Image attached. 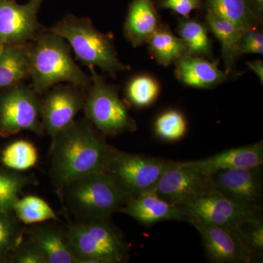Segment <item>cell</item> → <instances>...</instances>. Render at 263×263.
Returning <instances> with one entry per match:
<instances>
[{"label": "cell", "instance_id": "6da1fadb", "mask_svg": "<svg viewBox=\"0 0 263 263\" xmlns=\"http://www.w3.org/2000/svg\"><path fill=\"white\" fill-rule=\"evenodd\" d=\"M110 147L88 119L60 132L51 146V176L57 193L81 176L103 171Z\"/></svg>", "mask_w": 263, "mask_h": 263}, {"label": "cell", "instance_id": "7a4b0ae2", "mask_svg": "<svg viewBox=\"0 0 263 263\" xmlns=\"http://www.w3.org/2000/svg\"><path fill=\"white\" fill-rule=\"evenodd\" d=\"M29 76L33 90L41 93L59 83L67 82L88 89L91 77L76 65L70 46L51 31L40 32L29 45Z\"/></svg>", "mask_w": 263, "mask_h": 263}, {"label": "cell", "instance_id": "3957f363", "mask_svg": "<svg viewBox=\"0 0 263 263\" xmlns=\"http://www.w3.org/2000/svg\"><path fill=\"white\" fill-rule=\"evenodd\" d=\"M59 195L77 221L110 218L120 212L131 198L105 171L90 173L72 180Z\"/></svg>", "mask_w": 263, "mask_h": 263}, {"label": "cell", "instance_id": "277c9868", "mask_svg": "<svg viewBox=\"0 0 263 263\" xmlns=\"http://www.w3.org/2000/svg\"><path fill=\"white\" fill-rule=\"evenodd\" d=\"M66 232L79 263H122L129 259L127 240L110 218L76 221Z\"/></svg>", "mask_w": 263, "mask_h": 263}, {"label": "cell", "instance_id": "5b68a950", "mask_svg": "<svg viewBox=\"0 0 263 263\" xmlns=\"http://www.w3.org/2000/svg\"><path fill=\"white\" fill-rule=\"evenodd\" d=\"M50 31L68 43L78 59L89 67H99L112 76L129 69L119 60L111 38L95 28L89 18L68 15Z\"/></svg>", "mask_w": 263, "mask_h": 263}, {"label": "cell", "instance_id": "8992f818", "mask_svg": "<svg viewBox=\"0 0 263 263\" xmlns=\"http://www.w3.org/2000/svg\"><path fill=\"white\" fill-rule=\"evenodd\" d=\"M91 83L85 95L84 108L86 118L105 136H115L137 129L136 123L117 91L89 67Z\"/></svg>", "mask_w": 263, "mask_h": 263}, {"label": "cell", "instance_id": "52a82bcc", "mask_svg": "<svg viewBox=\"0 0 263 263\" xmlns=\"http://www.w3.org/2000/svg\"><path fill=\"white\" fill-rule=\"evenodd\" d=\"M170 161L110 147L104 171L133 197L152 190Z\"/></svg>", "mask_w": 263, "mask_h": 263}, {"label": "cell", "instance_id": "ba28073f", "mask_svg": "<svg viewBox=\"0 0 263 263\" xmlns=\"http://www.w3.org/2000/svg\"><path fill=\"white\" fill-rule=\"evenodd\" d=\"M189 222L202 221L246 233V228L262 222L260 212L240 205L218 193L209 194L179 205Z\"/></svg>", "mask_w": 263, "mask_h": 263}, {"label": "cell", "instance_id": "9c48e42d", "mask_svg": "<svg viewBox=\"0 0 263 263\" xmlns=\"http://www.w3.org/2000/svg\"><path fill=\"white\" fill-rule=\"evenodd\" d=\"M6 89L0 96V136L24 130L41 134V103L35 91L21 84Z\"/></svg>", "mask_w": 263, "mask_h": 263}, {"label": "cell", "instance_id": "30bf717a", "mask_svg": "<svg viewBox=\"0 0 263 263\" xmlns=\"http://www.w3.org/2000/svg\"><path fill=\"white\" fill-rule=\"evenodd\" d=\"M152 190L166 201L178 206L203 195L217 193L211 175L200 172L185 162L175 161H170Z\"/></svg>", "mask_w": 263, "mask_h": 263}, {"label": "cell", "instance_id": "8fae6325", "mask_svg": "<svg viewBox=\"0 0 263 263\" xmlns=\"http://www.w3.org/2000/svg\"><path fill=\"white\" fill-rule=\"evenodd\" d=\"M200 233L209 258L218 263H249L254 259L247 233L199 221L190 223Z\"/></svg>", "mask_w": 263, "mask_h": 263}, {"label": "cell", "instance_id": "7c38bea8", "mask_svg": "<svg viewBox=\"0 0 263 263\" xmlns=\"http://www.w3.org/2000/svg\"><path fill=\"white\" fill-rule=\"evenodd\" d=\"M261 167H238L211 175L218 193L254 212H260L262 197Z\"/></svg>", "mask_w": 263, "mask_h": 263}, {"label": "cell", "instance_id": "4fadbf2b", "mask_svg": "<svg viewBox=\"0 0 263 263\" xmlns=\"http://www.w3.org/2000/svg\"><path fill=\"white\" fill-rule=\"evenodd\" d=\"M41 0L19 5L15 0H0V45L25 44L41 30L37 13Z\"/></svg>", "mask_w": 263, "mask_h": 263}, {"label": "cell", "instance_id": "5bb4252c", "mask_svg": "<svg viewBox=\"0 0 263 263\" xmlns=\"http://www.w3.org/2000/svg\"><path fill=\"white\" fill-rule=\"evenodd\" d=\"M82 89L72 84L57 86L41 103V123L52 140L75 122L76 115L84 108L85 96Z\"/></svg>", "mask_w": 263, "mask_h": 263}, {"label": "cell", "instance_id": "9a60e30c", "mask_svg": "<svg viewBox=\"0 0 263 263\" xmlns=\"http://www.w3.org/2000/svg\"><path fill=\"white\" fill-rule=\"evenodd\" d=\"M120 212L146 227L163 221L189 222L188 216L181 208L166 201L153 190L131 197Z\"/></svg>", "mask_w": 263, "mask_h": 263}, {"label": "cell", "instance_id": "2e32d148", "mask_svg": "<svg viewBox=\"0 0 263 263\" xmlns=\"http://www.w3.org/2000/svg\"><path fill=\"white\" fill-rule=\"evenodd\" d=\"M193 168L208 175L238 167H256L263 164V143L230 148L201 160L184 161Z\"/></svg>", "mask_w": 263, "mask_h": 263}, {"label": "cell", "instance_id": "e0dca14e", "mask_svg": "<svg viewBox=\"0 0 263 263\" xmlns=\"http://www.w3.org/2000/svg\"><path fill=\"white\" fill-rule=\"evenodd\" d=\"M176 75L181 83L198 89H211L226 81L229 74L221 70L219 60L185 54L175 62Z\"/></svg>", "mask_w": 263, "mask_h": 263}, {"label": "cell", "instance_id": "ac0fdd59", "mask_svg": "<svg viewBox=\"0 0 263 263\" xmlns=\"http://www.w3.org/2000/svg\"><path fill=\"white\" fill-rule=\"evenodd\" d=\"M27 238L42 252L46 263H79L71 249L67 232L51 223H38L27 231Z\"/></svg>", "mask_w": 263, "mask_h": 263}, {"label": "cell", "instance_id": "d6986e66", "mask_svg": "<svg viewBox=\"0 0 263 263\" xmlns=\"http://www.w3.org/2000/svg\"><path fill=\"white\" fill-rule=\"evenodd\" d=\"M161 26L153 0H133L129 5L124 33L135 47L148 42Z\"/></svg>", "mask_w": 263, "mask_h": 263}, {"label": "cell", "instance_id": "ffe728a7", "mask_svg": "<svg viewBox=\"0 0 263 263\" xmlns=\"http://www.w3.org/2000/svg\"><path fill=\"white\" fill-rule=\"evenodd\" d=\"M29 45H0V89L20 84L29 76Z\"/></svg>", "mask_w": 263, "mask_h": 263}, {"label": "cell", "instance_id": "44dd1931", "mask_svg": "<svg viewBox=\"0 0 263 263\" xmlns=\"http://www.w3.org/2000/svg\"><path fill=\"white\" fill-rule=\"evenodd\" d=\"M205 19L208 28L221 43L226 72L230 74L234 67L237 59L241 54L240 42L243 33L235 24L210 10H207Z\"/></svg>", "mask_w": 263, "mask_h": 263}, {"label": "cell", "instance_id": "7402d4cb", "mask_svg": "<svg viewBox=\"0 0 263 263\" xmlns=\"http://www.w3.org/2000/svg\"><path fill=\"white\" fill-rule=\"evenodd\" d=\"M207 10L235 24L242 32L259 28L260 18L247 0H205Z\"/></svg>", "mask_w": 263, "mask_h": 263}, {"label": "cell", "instance_id": "603a6c76", "mask_svg": "<svg viewBox=\"0 0 263 263\" xmlns=\"http://www.w3.org/2000/svg\"><path fill=\"white\" fill-rule=\"evenodd\" d=\"M146 43L150 54L164 67H168L183 55L187 54L182 40L175 35L166 25L161 24Z\"/></svg>", "mask_w": 263, "mask_h": 263}, {"label": "cell", "instance_id": "cb8c5ba5", "mask_svg": "<svg viewBox=\"0 0 263 263\" xmlns=\"http://www.w3.org/2000/svg\"><path fill=\"white\" fill-rule=\"evenodd\" d=\"M177 32L186 46L187 54L212 58V41L205 24L190 17L183 18L178 24Z\"/></svg>", "mask_w": 263, "mask_h": 263}, {"label": "cell", "instance_id": "d4e9b609", "mask_svg": "<svg viewBox=\"0 0 263 263\" xmlns=\"http://www.w3.org/2000/svg\"><path fill=\"white\" fill-rule=\"evenodd\" d=\"M13 212L24 226L57 219L56 213L49 204L41 197L33 195L19 198L13 206Z\"/></svg>", "mask_w": 263, "mask_h": 263}, {"label": "cell", "instance_id": "484cf974", "mask_svg": "<svg viewBox=\"0 0 263 263\" xmlns=\"http://www.w3.org/2000/svg\"><path fill=\"white\" fill-rule=\"evenodd\" d=\"M160 92L159 83L152 76L139 75L129 80L125 87L127 101L136 108H146L158 98Z\"/></svg>", "mask_w": 263, "mask_h": 263}, {"label": "cell", "instance_id": "4316f807", "mask_svg": "<svg viewBox=\"0 0 263 263\" xmlns=\"http://www.w3.org/2000/svg\"><path fill=\"white\" fill-rule=\"evenodd\" d=\"M1 160L8 168L16 171H26L37 163V148L31 142L19 140L8 145L3 151Z\"/></svg>", "mask_w": 263, "mask_h": 263}, {"label": "cell", "instance_id": "83f0119b", "mask_svg": "<svg viewBox=\"0 0 263 263\" xmlns=\"http://www.w3.org/2000/svg\"><path fill=\"white\" fill-rule=\"evenodd\" d=\"M23 226L13 212H0V260L13 253L23 240Z\"/></svg>", "mask_w": 263, "mask_h": 263}, {"label": "cell", "instance_id": "f1b7e54d", "mask_svg": "<svg viewBox=\"0 0 263 263\" xmlns=\"http://www.w3.org/2000/svg\"><path fill=\"white\" fill-rule=\"evenodd\" d=\"M29 181L27 176L0 169V212H13L19 194Z\"/></svg>", "mask_w": 263, "mask_h": 263}, {"label": "cell", "instance_id": "f546056e", "mask_svg": "<svg viewBox=\"0 0 263 263\" xmlns=\"http://www.w3.org/2000/svg\"><path fill=\"white\" fill-rule=\"evenodd\" d=\"M186 119L179 110H166L157 118L155 122L156 135L163 141H179L186 135Z\"/></svg>", "mask_w": 263, "mask_h": 263}, {"label": "cell", "instance_id": "4dcf8cb0", "mask_svg": "<svg viewBox=\"0 0 263 263\" xmlns=\"http://www.w3.org/2000/svg\"><path fill=\"white\" fill-rule=\"evenodd\" d=\"M12 262L46 263L44 256L37 246L29 238H24L20 245L11 254Z\"/></svg>", "mask_w": 263, "mask_h": 263}, {"label": "cell", "instance_id": "1f68e13d", "mask_svg": "<svg viewBox=\"0 0 263 263\" xmlns=\"http://www.w3.org/2000/svg\"><path fill=\"white\" fill-rule=\"evenodd\" d=\"M263 53V34L259 28L250 29L243 33L240 42V53Z\"/></svg>", "mask_w": 263, "mask_h": 263}, {"label": "cell", "instance_id": "d6a6232c", "mask_svg": "<svg viewBox=\"0 0 263 263\" xmlns=\"http://www.w3.org/2000/svg\"><path fill=\"white\" fill-rule=\"evenodd\" d=\"M161 8L174 10L183 18H189L193 10L201 8V0H160Z\"/></svg>", "mask_w": 263, "mask_h": 263}, {"label": "cell", "instance_id": "836d02e7", "mask_svg": "<svg viewBox=\"0 0 263 263\" xmlns=\"http://www.w3.org/2000/svg\"><path fill=\"white\" fill-rule=\"evenodd\" d=\"M251 230L247 233L249 243L254 254L262 253L263 250V224L262 222L252 224Z\"/></svg>", "mask_w": 263, "mask_h": 263}, {"label": "cell", "instance_id": "e575fe53", "mask_svg": "<svg viewBox=\"0 0 263 263\" xmlns=\"http://www.w3.org/2000/svg\"><path fill=\"white\" fill-rule=\"evenodd\" d=\"M249 68L255 72L256 75L258 76L261 83H263V62L261 60H256V61L247 62Z\"/></svg>", "mask_w": 263, "mask_h": 263}, {"label": "cell", "instance_id": "d590c367", "mask_svg": "<svg viewBox=\"0 0 263 263\" xmlns=\"http://www.w3.org/2000/svg\"><path fill=\"white\" fill-rule=\"evenodd\" d=\"M254 1H255L256 4H257V7H258L259 10H262L263 6V0H254Z\"/></svg>", "mask_w": 263, "mask_h": 263}]
</instances>
